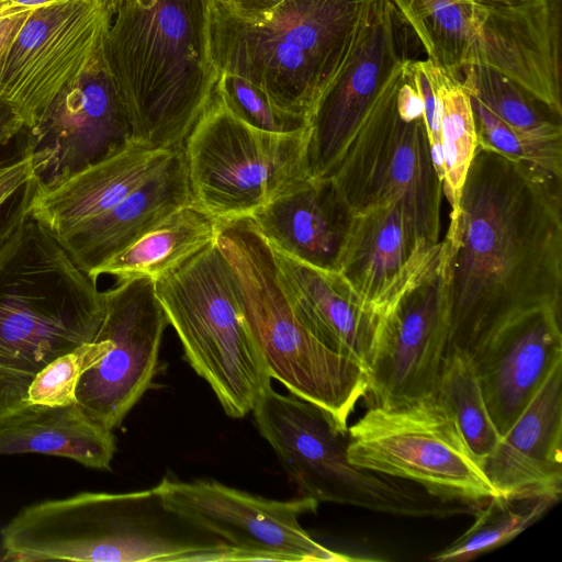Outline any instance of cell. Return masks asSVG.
Here are the masks:
<instances>
[{
    "label": "cell",
    "instance_id": "9",
    "mask_svg": "<svg viewBox=\"0 0 562 562\" xmlns=\"http://www.w3.org/2000/svg\"><path fill=\"white\" fill-rule=\"evenodd\" d=\"M311 127L258 130L216 93L187 136L182 151L195 205L221 222L250 218L312 177Z\"/></svg>",
    "mask_w": 562,
    "mask_h": 562
},
{
    "label": "cell",
    "instance_id": "8",
    "mask_svg": "<svg viewBox=\"0 0 562 562\" xmlns=\"http://www.w3.org/2000/svg\"><path fill=\"white\" fill-rule=\"evenodd\" d=\"M155 292L187 360L225 414L246 416L271 378L216 240L157 279Z\"/></svg>",
    "mask_w": 562,
    "mask_h": 562
},
{
    "label": "cell",
    "instance_id": "3",
    "mask_svg": "<svg viewBox=\"0 0 562 562\" xmlns=\"http://www.w3.org/2000/svg\"><path fill=\"white\" fill-rule=\"evenodd\" d=\"M103 312L97 280L30 216L0 247V419L49 362L94 339Z\"/></svg>",
    "mask_w": 562,
    "mask_h": 562
},
{
    "label": "cell",
    "instance_id": "19",
    "mask_svg": "<svg viewBox=\"0 0 562 562\" xmlns=\"http://www.w3.org/2000/svg\"><path fill=\"white\" fill-rule=\"evenodd\" d=\"M562 0H524L476 9L472 64L509 78L562 115Z\"/></svg>",
    "mask_w": 562,
    "mask_h": 562
},
{
    "label": "cell",
    "instance_id": "21",
    "mask_svg": "<svg viewBox=\"0 0 562 562\" xmlns=\"http://www.w3.org/2000/svg\"><path fill=\"white\" fill-rule=\"evenodd\" d=\"M481 468L501 495L562 494V363L501 437Z\"/></svg>",
    "mask_w": 562,
    "mask_h": 562
},
{
    "label": "cell",
    "instance_id": "31",
    "mask_svg": "<svg viewBox=\"0 0 562 562\" xmlns=\"http://www.w3.org/2000/svg\"><path fill=\"white\" fill-rule=\"evenodd\" d=\"M557 502L546 495H493L474 514L471 527L431 559L468 561L487 553L516 538Z\"/></svg>",
    "mask_w": 562,
    "mask_h": 562
},
{
    "label": "cell",
    "instance_id": "22",
    "mask_svg": "<svg viewBox=\"0 0 562 562\" xmlns=\"http://www.w3.org/2000/svg\"><path fill=\"white\" fill-rule=\"evenodd\" d=\"M271 249L278 282L297 318L323 344L349 357L368 373L380 318L363 305L339 272Z\"/></svg>",
    "mask_w": 562,
    "mask_h": 562
},
{
    "label": "cell",
    "instance_id": "2",
    "mask_svg": "<svg viewBox=\"0 0 562 562\" xmlns=\"http://www.w3.org/2000/svg\"><path fill=\"white\" fill-rule=\"evenodd\" d=\"M207 1H114L104 57L133 143L181 148L212 101L220 72L209 53Z\"/></svg>",
    "mask_w": 562,
    "mask_h": 562
},
{
    "label": "cell",
    "instance_id": "40",
    "mask_svg": "<svg viewBox=\"0 0 562 562\" xmlns=\"http://www.w3.org/2000/svg\"><path fill=\"white\" fill-rule=\"evenodd\" d=\"M12 1L19 5L37 9L40 7L48 5L50 3L59 2L63 0H12Z\"/></svg>",
    "mask_w": 562,
    "mask_h": 562
},
{
    "label": "cell",
    "instance_id": "37",
    "mask_svg": "<svg viewBox=\"0 0 562 562\" xmlns=\"http://www.w3.org/2000/svg\"><path fill=\"white\" fill-rule=\"evenodd\" d=\"M35 10L12 0H0V61Z\"/></svg>",
    "mask_w": 562,
    "mask_h": 562
},
{
    "label": "cell",
    "instance_id": "39",
    "mask_svg": "<svg viewBox=\"0 0 562 562\" xmlns=\"http://www.w3.org/2000/svg\"><path fill=\"white\" fill-rule=\"evenodd\" d=\"M469 1L479 7H497V5L514 4L517 2H521L524 0H469Z\"/></svg>",
    "mask_w": 562,
    "mask_h": 562
},
{
    "label": "cell",
    "instance_id": "10",
    "mask_svg": "<svg viewBox=\"0 0 562 562\" xmlns=\"http://www.w3.org/2000/svg\"><path fill=\"white\" fill-rule=\"evenodd\" d=\"M346 454L358 468L413 482L439 497L482 504L496 495L435 393L373 403L348 427Z\"/></svg>",
    "mask_w": 562,
    "mask_h": 562
},
{
    "label": "cell",
    "instance_id": "20",
    "mask_svg": "<svg viewBox=\"0 0 562 562\" xmlns=\"http://www.w3.org/2000/svg\"><path fill=\"white\" fill-rule=\"evenodd\" d=\"M442 240L423 241L402 202L353 214L337 272L379 318L441 257Z\"/></svg>",
    "mask_w": 562,
    "mask_h": 562
},
{
    "label": "cell",
    "instance_id": "34",
    "mask_svg": "<svg viewBox=\"0 0 562 562\" xmlns=\"http://www.w3.org/2000/svg\"><path fill=\"white\" fill-rule=\"evenodd\" d=\"M469 93V92H468ZM470 95L477 145L562 178V146L529 140Z\"/></svg>",
    "mask_w": 562,
    "mask_h": 562
},
{
    "label": "cell",
    "instance_id": "25",
    "mask_svg": "<svg viewBox=\"0 0 562 562\" xmlns=\"http://www.w3.org/2000/svg\"><path fill=\"white\" fill-rule=\"evenodd\" d=\"M190 203L193 200L180 148L157 175L114 207L59 243L76 265L95 279L97 270L135 238L177 209Z\"/></svg>",
    "mask_w": 562,
    "mask_h": 562
},
{
    "label": "cell",
    "instance_id": "16",
    "mask_svg": "<svg viewBox=\"0 0 562 562\" xmlns=\"http://www.w3.org/2000/svg\"><path fill=\"white\" fill-rule=\"evenodd\" d=\"M449 344L443 251L380 317L368 372L374 403L419 398L435 392Z\"/></svg>",
    "mask_w": 562,
    "mask_h": 562
},
{
    "label": "cell",
    "instance_id": "26",
    "mask_svg": "<svg viewBox=\"0 0 562 562\" xmlns=\"http://www.w3.org/2000/svg\"><path fill=\"white\" fill-rule=\"evenodd\" d=\"M115 450L113 431L97 424L77 402L25 404L0 419V456L44 453L110 470Z\"/></svg>",
    "mask_w": 562,
    "mask_h": 562
},
{
    "label": "cell",
    "instance_id": "15",
    "mask_svg": "<svg viewBox=\"0 0 562 562\" xmlns=\"http://www.w3.org/2000/svg\"><path fill=\"white\" fill-rule=\"evenodd\" d=\"M260 435L276 452L300 496L357 506L373 492L374 473L347 458V431L318 406L266 387L252 411Z\"/></svg>",
    "mask_w": 562,
    "mask_h": 562
},
{
    "label": "cell",
    "instance_id": "13",
    "mask_svg": "<svg viewBox=\"0 0 562 562\" xmlns=\"http://www.w3.org/2000/svg\"><path fill=\"white\" fill-rule=\"evenodd\" d=\"M167 508L194 526L243 550L247 561H362L333 551L304 530L299 517L318 503L300 496L268 499L212 480L162 479L156 485Z\"/></svg>",
    "mask_w": 562,
    "mask_h": 562
},
{
    "label": "cell",
    "instance_id": "36",
    "mask_svg": "<svg viewBox=\"0 0 562 562\" xmlns=\"http://www.w3.org/2000/svg\"><path fill=\"white\" fill-rule=\"evenodd\" d=\"M216 93L238 117L258 130L293 133L310 127L306 119L276 109L256 88L233 75L220 74Z\"/></svg>",
    "mask_w": 562,
    "mask_h": 562
},
{
    "label": "cell",
    "instance_id": "24",
    "mask_svg": "<svg viewBox=\"0 0 562 562\" xmlns=\"http://www.w3.org/2000/svg\"><path fill=\"white\" fill-rule=\"evenodd\" d=\"M352 217L330 178H311L250 220L270 247L306 265L337 271Z\"/></svg>",
    "mask_w": 562,
    "mask_h": 562
},
{
    "label": "cell",
    "instance_id": "23",
    "mask_svg": "<svg viewBox=\"0 0 562 562\" xmlns=\"http://www.w3.org/2000/svg\"><path fill=\"white\" fill-rule=\"evenodd\" d=\"M179 149L147 148L130 142L55 184L41 188L31 216L60 241L157 175Z\"/></svg>",
    "mask_w": 562,
    "mask_h": 562
},
{
    "label": "cell",
    "instance_id": "7",
    "mask_svg": "<svg viewBox=\"0 0 562 562\" xmlns=\"http://www.w3.org/2000/svg\"><path fill=\"white\" fill-rule=\"evenodd\" d=\"M411 61L371 108L330 179L353 214L402 202L418 237L436 245L440 241L442 182L434 165Z\"/></svg>",
    "mask_w": 562,
    "mask_h": 562
},
{
    "label": "cell",
    "instance_id": "27",
    "mask_svg": "<svg viewBox=\"0 0 562 562\" xmlns=\"http://www.w3.org/2000/svg\"><path fill=\"white\" fill-rule=\"evenodd\" d=\"M221 225V221L194 203L181 206L135 238L100 267L94 277L156 281L214 243Z\"/></svg>",
    "mask_w": 562,
    "mask_h": 562
},
{
    "label": "cell",
    "instance_id": "6",
    "mask_svg": "<svg viewBox=\"0 0 562 562\" xmlns=\"http://www.w3.org/2000/svg\"><path fill=\"white\" fill-rule=\"evenodd\" d=\"M216 244L233 271L270 378L347 431L349 416L369 392L367 371L323 344L297 318L278 282L272 249L250 218L222 222Z\"/></svg>",
    "mask_w": 562,
    "mask_h": 562
},
{
    "label": "cell",
    "instance_id": "35",
    "mask_svg": "<svg viewBox=\"0 0 562 562\" xmlns=\"http://www.w3.org/2000/svg\"><path fill=\"white\" fill-rule=\"evenodd\" d=\"M104 348L105 344L94 338L49 362L33 379L26 403L57 406L77 402L75 391L80 375Z\"/></svg>",
    "mask_w": 562,
    "mask_h": 562
},
{
    "label": "cell",
    "instance_id": "30",
    "mask_svg": "<svg viewBox=\"0 0 562 562\" xmlns=\"http://www.w3.org/2000/svg\"><path fill=\"white\" fill-rule=\"evenodd\" d=\"M434 393L453 418L464 442L481 465L496 447L501 435L491 418L468 352L448 349Z\"/></svg>",
    "mask_w": 562,
    "mask_h": 562
},
{
    "label": "cell",
    "instance_id": "18",
    "mask_svg": "<svg viewBox=\"0 0 562 562\" xmlns=\"http://www.w3.org/2000/svg\"><path fill=\"white\" fill-rule=\"evenodd\" d=\"M468 353L502 437L562 363L561 307L544 306L518 315L484 336Z\"/></svg>",
    "mask_w": 562,
    "mask_h": 562
},
{
    "label": "cell",
    "instance_id": "28",
    "mask_svg": "<svg viewBox=\"0 0 562 562\" xmlns=\"http://www.w3.org/2000/svg\"><path fill=\"white\" fill-rule=\"evenodd\" d=\"M428 59L452 76L474 60L476 9L469 0H389Z\"/></svg>",
    "mask_w": 562,
    "mask_h": 562
},
{
    "label": "cell",
    "instance_id": "14",
    "mask_svg": "<svg viewBox=\"0 0 562 562\" xmlns=\"http://www.w3.org/2000/svg\"><path fill=\"white\" fill-rule=\"evenodd\" d=\"M409 26L389 0H371L351 47L310 119L313 178H330L394 75L409 60Z\"/></svg>",
    "mask_w": 562,
    "mask_h": 562
},
{
    "label": "cell",
    "instance_id": "5",
    "mask_svg": "<svg viewBox=\"0 0 562 562\" xmlns=\"http://www.w3.org/2000/svg\"><path fill=\"white\" fill-rule=\"evenodd\" d=\"M4 560L225 561L232 547L165 505L157 486L30 505L0 531Z\"/></svg>",
    "mask_w": 562,
    "mask_h": 562
},
{
    "label": "cell",
    "instance_id": "11",
    "mask_svg": "<svg viewBox=\"0 0 562 562\" xmlns=\"http://www.w3.org/2000/svg\"><path fill=\"white\" fill-rule=\"evenodd\" d=\"M114 0L37 8L0 61V102L34 127L52 104L105 64Z\"/></svg>",
    "mask_w": 562,
    "mask_h": 562
},
{
    "label": "cell",
    "instance_id": "1",
    "mask_svg": "<svg viewBox=\"0 0 562 562\" xmlns=\"http://www.w3.org/2000/svg\"><path fill=\"white\" fill-rule=\"evenodd\" d=\"M442 243L448 349L469 352L518 315L561 307L562 178L477 145Z\"/></svg>",
    "mask_w": 562,
    "mask_h": 562
},
{
    "label": "cell",
    "instance_id": "38",
    "mask_svg": "<svg viewBox=\"0 0 562 562\" xmlns=\"http://www.w3.org/2000/svg\"><path fill=\"white\" fill-rule=\"evenodd\" d=\"M282 0H231L229 8L236 13L251 15L262 12Z\"/></svg>",
    "mask_w": 562,
    "mask_h": 562
},
{
    "label": "cell",
    "instance_id": "12",
    "mask_svg": "<svg viewBox=\"0 0 562 562\" xmlns=\"http://www.w3.org/2000/svg\"><path fill=\"white\" fill-rule=\"evenodd\" d=\"M102 294L94 338L105 348L80 375L75 396L97 424L113 431L150 386L169 322L149 278L117 281Z\"/></svg>",
    "mask_w": 562,
    "mask_h": 562
},
{
    "label": "cell",
    "instance_id": "17",
    "mask_svg": "<svg viewBox=\"0 0 562 562\" xmlns=\"http://www.w3.org/2000/svg\"><path fill=\"white\" fill-rule=\"evenodd\" d=\"M131 140V128L106 64L65 91L31 128L43 187L80 171Z\"/></svg>",
    "mask_w": 562,
    "mask_h": 562
},
{
    "label": "cell",
    "instance_id": "43",
    "mask_svg": "<svg viewBox=\"0 0 562 562\" xmlns=\"http://www.w3.org/2000/svg\"><path fill=\"white\" fill-rule=\"evenodd\" d=\"M115 1V0H114Z\"/></svg>",
    "mask_w": 562,
    "mask_h": 562
},
{
    "label": "cell",
    "instance_id": "29",
    "mask_svg": "<svg viewBox=\"0 0 562 562\" xmlns=\"http://www.w3.org/2000/svg\"><path fill=\"white\" fill-rule=\"evenodd\" d=\"M459 78L469 94L525 138L562 146V115L509 78L483 64L465 65Z\"/></svg>",
    "mask_w": 562,
    "mask_h": 562
},
{
    "label": "cell",
    "instance_id": "33",
    "mask_svg": "<svg viewBox=\"0 0 562 562\" xmlns=\"http://www.w3.org/2000/svg\"><path fill=\"white\" fill-rule=\"evenodd\" d=\"M442 145V193L454 215L477 148L470 95L459 77L440 68L438 78Z\"/></svg>",
    "mask_w": 562,
    "mask_h": 562
},
{
    "label": "cell",
    "instance_id": "4",
    "mask_svg": "<svg viewBox=\"0 0 562 562\" xmlns=\"http://www.w3.org/2000/svg\"><path fill=\"white\" fill-rule=\"evenodd\" d=\"M371 0H282L251 15L207 1L217 71L238 77L278 110L310 119L340 69Z\"/></svg>",
    "mask_w": 562,
    "mask_h": 562
},
{
    "label": "cell",
    "instance_id": "32",
    "mask_svg": "<svg viewBox=\"0 0 562 562\" xmlns=\"http://www.w3.org/2000/svg\"><path fill=\"white\" fill-rule=\"evenodd\" d=\"M40 189L31 128L0 102V247L31 216Z\"/></svg>",
    "mask_w": 562,
    "mask_h": 562
},
{
    "label": "cell",
    "instance_id": "42",
    "mask_svg": "<svg viewBox=\"0 0 562 562\" xmlns=\"http://www.w3.org/2000/svg\"><path fill=\"white\" fill-rule=\"evenodd\" d=\"M85 1H91V0H85Z\"/></svg>",
    "mask_w": 562,
    "mask_h": 562
},
{
    "label": "cell",
    "instance_id": "41",
    "mask_svg": "<svg viewBox=\"0 0 562 562\" xmlns=\"http://www.w3.org/2000/svg\"><path fill=\"white\" fill-rule=\"evenodd\" d=\"M221 1L226 2V3L229 2V0H221Z\"/></svg>",
    "mask_w": 562,
    "mask_h": 562
}]
</instances>
